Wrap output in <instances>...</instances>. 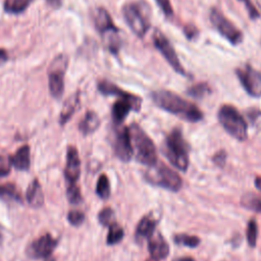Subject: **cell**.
<instances>
[{
	"mask_svg": "<svg viewBox=\"0 0 261 261\" xmlns=\"http://www.w3.org/2000/svg\"><path fill=\"white\" fill-rule=\"evenodd\" d=\"M172 261H196L193 257H189V256H187V257H178V258H175V259H173Z\"/></svg>",
	"mask_w": 261,
	"mask_h": 261,
	"instance_id": "obj_40",
	"label": "cell"
},
{
	"mask_svg": "<svg viewBox=\"0 0 261 261\" xmlns=\"http://www.w3.org/2000/svg\"><path fill=\"white\" fill-rule=\"evenodd\" d=\"M58 241L47 232L34 240L27 248V254L33 259H46L50 257L56 248Z\"/></svg>",
	"mask_w": 261,
	"mask_h": 261,
	"instance_id": "obj_12",
	"label": "cell"
},
{
	"mask_svg": "<svg viewBox=\"0 0 261 261\" xmlns=\"http://www.w3.org/2000/svg\"><path fill=\"white\" fill-rule=\"evenodd\" d=\"M151 98L156 106L176 115L180 119L189 122H197L203 118L202 111L194 103L181 98L171 91H154L151 93Z\"/></svg>",
	"mask_w": 261,
	"mask_h": 261,
	"instance_id": "obj_1",
	"label": "cell"
},
{
	"mask_svg": "<svg viewBox=\"0 0 261 261\" xmlns=\"http://www.w3.org/2000/svg\"><path fill=\"white\" fill-rule=\"evenodd\" d=\"M148 251L156 260H162L168 256L169 246L160 232H153L148 239Z\"/></svg>",
	"mask_w": 261,
	"mask_h": 261,
	"instance_id": "obj_16",
	"label": "cell"
},
{
	"mask_svg": "<svg viewBox=\"0 0 261 261\" xmlns=\"http://www.w3.org/2000/svg\"><path fill=\"white\" fill-rule=\"evenodd\" d=\"M113 149L116 157L119 160L128 162L132 159L134 152L128 127H118L113 141Z\"/></svg>",
	"mask_w": 261,
	"mask_h": 261,
	"instance_id": "obj_14",
	"label": "cell"
},
{
	"mask_svg": "<svg viewBox=\"0 0 261 261\" xmlns=\"http://www.w3.org/2000/svg\"><path fill=\"white\" fill-rule=\"evenodd\" d=\"M25 199L29 205L35 209L41 208L44 205V194L42 187L37 178L30 182L25 192Z\"/></svg>",
	"mask_w": 261,
	"mask_h": 261,
	"instance_id": "obj_17",
	"label": "cell"
},
{
	"mask_svg": "<svg viewBox=\"0 0 261 261\" xmlns=\"http://www.w3.org/2000/svg\"><path fill=\"white\" fill-rule=\"evenodd\" d=\"M98 221L103 226H109L113 222H115V213L110 207L103 208L98 213Z\"/></svg>",
	"mask_w": 261,
	"mask_h": 261,
	"instance_id": "obj_31",
	"label": "cell"
},
{
	"mask_svg": "<svg viewBox=\"0 0 261 261\" xmlns=\"http://www.w3.org/2000/svg\"><path fill=\"white\" fill-rule=\"evenodd\" d=\"M153 43H154L155 47L157 48V50L164 57V59L173 68V70H175L176 72H178L181 75H187V72L181 65L172 44L170 43V41L165 37V35L161 31L156 30L154 32Z\"/></svg>",
	"mask_w": 261,
	"mask_h": 261,
	"instance_id": "obj_10",
	"label": "cell"
},
{
	"mask_svg": "<svg viewBox=\"0 0 261 261\" xmlns=\"http://www.w3.org/2000/svg\"><path fill=\"white\" fill-rule=\"evenodd\" d=\"M108 228H109L108 229V234H107V238H106L107 245L112 246V245L118 244L123 239V236H124L123 228L119 224H117L116 222H113L112 224H110L108 226Z\"/></svg>",
	"mask_w": 261,
	"mask_h": 261,
	"instance_id": "obj_25",
	"label": "cell"
},
{
	"mask_svg": "<svg viewBox=\"0 0 261 261\" xmlns=\"http://www.w3.org/2000/svg\"><path fill=\"white\" fill-rule=\"evenodd\" d=\"M146 261H158V260H156V259H154V258H152V257H151V258H149V259H147V260H146Z\"/></svg>",
	"mask_w": 261,
	"mask_h": 261,
	"instance_id": "obj_43",
	"label": "cell"
},
{
	"mask_svg": "<svg viewBox=\"0 0 261 261\" xmlns=\"http://www.w3.org/2000/svg\"><path fill=\"white\" fill-rule=\"evenodd\" d=\"M210 91L209 86L206 83H200L192 86L188 89V94L194 98H202Z\"/></svg>",
	"mask_w": 261,
	"mask_h": 261,
	"instance_id": "obj_32",
	"label": "cell"
},
{
	"mask_svg": "<svg viewBox=\"0 0 261 261\" xmlns=\"http://www.w3.org/2000/svg\"><path fill=\"white\" fill-rule=\"evenodd\" d=\"M184 31H185V35L190 40H193L198 36V30L194 25H187V27H185Z\"/></svg>",
	"mask_w": 261,
	"mask_h": 261,
	"instance_id": "obj_37",
	"label": "cell"
},
{
	"mask_svg": "<svg viewBox=\"0 0 261 261\" xmlns=\"http://www.w3.org/2000/svg\"><path fill=\"white\" fill-rule=\"evenodd\" d=\"M155 1L166 17H171L173 15V8L170 3V0H155Z\"/></svg>",
	"mask_w": 261,
	"mask_h": 261,
	"instance_id": "obj_35",
	"label": "cell"
},
{
	"mask_svg": "<svg viewBox=\"0 0 261 261\" xmlns=\"http://www.w3.org/2000/svg\"><path fill=\"white\" fill-rule=\"evenodd\" d=\"M222 127L236 140L245 141L248 137V125L238 109L231 105H222L217 113Z\"/></svg>",
	"mask_w": 261,
	"mask_h": 261,
	"instance_id": "obj_4",
	"label": "cell"
},
{
	"mask_svg": "<svg viewBox=\"0 0 261 261\" xmlns=\"http://www.w3.org/2000/svg\"><path fill=\"white\" fill-rule=\"evenodd\" d=\"M225 159H226V153L225 151L221 150L219 152H217L214 156H213V162L218 165V166H223L225 163Z\"/></svg>",
	"mask_w": 261,
	"mask_h": 261,
	"instance_id": "obj_36",
	"label": "cell"
},
{
	"mask_svg": "<svg viewBox=\"0 0 261 261\" xmlns=\"http://www.w3.org/2000/svg\"><path fill=\"white\" fill-rule=\"evenodd\" d=\"M81 160L77 149L74 146H68L66 150V163L64 167V178L66 184H74L80 178Z\"/></svg>",
	"mask_w": 261,
	"mask_h": 261,
	"instance_id": "obj_15",
	"label": "cell"
},
{
	"mask_svg": "<svg viewBox=\"0 0 261 261\" xmlns=\"http://www.w3.org/2000/svg\"><path fill=\"white\" fill-rule=\"evenodd\" d=\"M145 178L152 185H156L172 192L179 191L182 186V180L178 173L163 163H156L151 166L145 173Z\"/></svg>",
	"mask_w": 261,
	"mask_h": 261,
	"instance_id": "obj_6",
	"label": "cell"
},
{
	"mask_svg": "<svg viewBox=\"0 0 261 261\" xmlns=\"http://www.w3.org/2000/svg\"><path fill=\"white\" fill-rule=\"evenodd\" d=\"M10 157L12 166L20 171L29 170L31 166V150L29 145H23L19 147L15 153Z\"/></svg>",
	"mask_w": 261,
	"mask_h": 261,
	"instance_id": "obj_18",
	"label": "cell"
},
{
	"mask_svg": "<svg viewBox=\"0 0 261 261\" xmlns=\"http://www.w3.org/2000/svg\"><path fill=\"white\" fill-rule=\"evenodd\" d=\"M164 154L170 163L181 171L189 166V146L182 137L180 128L174 127L165 138Z\"/></svg>",
	"mask_w": 261,
	"mask_h": 261,
	"instance_id": "obj_2",
	"label": "cell"
},
{
	"mask_svg": "<svg viewBox=\"0 0 261 261\" xmlns=\"http://www.w3.org/2000/svg\"><path fill=\"white\" fill-rule=\"evenodd\" d=\"M209 18L216 31L230 44L238 45L243 41L242 32L217 8H212Z\"/></svg>",
	"mask_w": 261,
	"mask_h": 261,
	"instance_id": "obj_9",
	"label": "cell"
},
{
	"mask_svg": "<svg viewBox=\"0 0 261 261\" xmlns=\"http://www.w3.org/2000/svg\"><path fill=\"white\" fill-rule=\"evenodd\" d=\"M100 125V118L95 111L89 110L79 123V129L84 136L93 134Z\"/></svg>",
	"mask_w": 261,
	"mask_h": 261,
	"instance_id": "obj_21",
	"label": "cell"
},
{
	"mask_svg": "<svg viewBox=\"0 0 261 261\" xmlns=\"http://www.w3.org/2000/svg\"><path fill=\"white\" fill-rule=\"evenodd\" d=\"M79 105H80V93L76 92L70 95L63 103V106L61 108L60 115H59V123L61 125H64L71 118V116L77 109Z\"/></svg>",
	"mask_w": 261,
	"mask_h": 261,
	"instance_id": "obj_19",
	"label": "cell"
},
{
	"mask_svg": "<svg viewBox=\"0 0 261 261\" xmlns=\"http://www.w3.org/2000/svg\"><path fill=\"white\" fill-rule=\"evenodd\" d=\"M66 198L68 202L72 205H79L83 201L82 193L80 187L74 184H66Z\"/></svg>",
	"mask_w": 261,
	"mask_h": 261,
	"instance_id": "obj_28",
	"label": "cell"
},
{
	"mask_svg": "<svg viewBox=\"0 0 261 261\" xmlns=\"http://www.w3.org/2000/svg\"><path fill=\"white\" fill-rule=\"evenodd\" d=\"M122 14L132 32L139 38L145 37L150 29L149 12L145 3H127L122 7Z\"/></svg>",
	"mask_w": 261,
	"mask_h": 261,
	"instance_id": "obj_5",
	"label": "cell"
},
{
	"mask_svg": "<svg viewBox=\"0 0 261 261\" xmlns=\"http://www.w3.org/2000/svg\"><path fill=\"white\" fill-rule=\"evenodd\" d=\"M0 59H3V60H6L7 59V54L4 50H1L0 49Z\"/></svg>",
	"mask_w": 261,
	"mask_h": 261,
	"instance_id": "obj_42",
	"label": "cell"
},
{
	"mask_svg": "<svg viewBox=\"0 0 261 261\" xmlns=\"http://www.w3.org/2000/svg\"><path fill=\"white\" fill-rule=\"evenodd\" d=\"M157 220L152 215L142 217L136 228V239L138 241L149 239L155 231Z\"/></svg>",
	"mask_w": 261,
	"mask_h": 261,
	"instance_id": "obj_20",
	"label": "cell"
},
{
	"mask_svg": "<svg viewBox=\"0 0 261 261\" xmlns=\"http://www.w3.org/2000/svg\"><path fill=\"white\" fill-rule=\"evenodd\" d=\"M236 74L250 96L254 98L261 97V73L257 69L250 64H246L243 67L237 68Z\"/></svg>",
	"mask_w": 261,
	"mask_h": 261,
	"instance_id": "obj_11",
	"label": "cell"
},
{
	"mask_svg": "<svg viewBox=\"0 0 261 261\" xmlns=\"http://www.w3.org/2000/svg\"><path fill=\"white\" fill-rule=\"evenodd\" d=\"M98 90L100 93H102L103 95L106 96H116L118 98H128L130 97L133 94L123 91L122 89H120L119 87H117L116 85H114L113 83L103 80L100 81L98 83Z\"/></svg>",
	"mask_w": 261,
	"mask_h": 261,
	"instance_id": "obj_22",
	"label": "cell"
},
{
	"mask_svg": "<svg viewBox=\"0 0 261 261\" xmlns=\"http://www.w3.org/2000/svg\"><path fill=\"white\" fill-rule=\"evenodd\" d=\"M241 1H244L248 7V11H249V14L252 18H255V17H258V11L255 9V7L253 6V4L251 3L250 0H241Z\"/></svg>",
	"mask_w": 261,
	"mask_h": 261,
	"instance_id": "obj_38",
	"label": "cell"
},
{
	"mask_svg": "<svg viewBox=\"0 0 261 261\" xmlns=\"http://www.w3.org/2000/svg\"><path fill=\"white\" fill-rule=\"evenodd\" d=\"M246 238L249 246L254 248L257 244V238H258V225L255 219H251L248 222L247 229H246Z\"/></svg>",
	"mask_w": 261,
	"mask_h": 261,
	"instance_id": "obj_30",
	"label": "cell"
},
{
	"mask_svg": "<svg viewBox=\"0 0 261 261\" xmlns=\"http://www.w3.org/2000/svg\"><path fill=\"white\" fill-rule=\"evenodd\" d=\"M96 194L102 200H107L110 197V182L106 174L102 173L96 185Z\"/></svg>",
	"mask_w": 261,
	"mask_h": 261,
	"instance_id": "obj_26",
	"label": "cell"
},
{
	"mask_svg": "<svg viewBox=\"0 0 261 261\" xmlns=\"http://www.w3.org/2000/svg\"><path fill=\"white\" fill-rule=\"evenodd\" d=\"M0 198L8 201L22 203V196L16 186L12 182H5L0 185Z\"/></svg>",
	"mask_w": 261,
	"mask_h": 261,
	"instance_id": "obj_23",
	"label": "cell"
},
{
	"mask_svg": "<svg viewBox=\"0 0 261 261\" xmlns=\"http://www.w3.org/2000/svg\"><path fill=\"white\" fill-rule=\"evenodd\" d=\"M95 25L103 37L106 46L112 53H116L119 50V37L118 29L115 27L108 11L102 7L96 10Z\"/></svg>",
	"mask_w": 261,
	"mask_h": 261,
	"instance_id": "obj_7",
	"label": "cell"
},
{
	"mask_svg": "<svg viewBox=\"0 0 261 261\" xmlns=\"http://www.w3.org/2000/svg\"><path fill=\"white\" fill-rule=\"evenodd\" d=\"M67 221L72 226H80L85 221V214L81 210H76V209L70 210L67 213Z\"/></svg>",
	"mask_w": 261,
	"mask_h": 261,
	"instance_id": "obj_33",
	"label": "cell"
},
{
	"mask_svg": "<svg viewBox=\"0 0 261 261\" xmlns=\"http://www.w3.org/2000/svg\"><path fill=\"white\" fill-rule=\"evenodd\" d=\"M128 130L136 159L149 167L155 165L157 163V153L153 141L137 123H132Z\"/></svg>",
	"mask_w": 261,
	"mask_h": 261,
	"instance_id": "obj_3",
	"label": "cell"
},
{
	"mask_svg": "<svg viewBox=\"0 0 261 261\" xmlns=\"http://www.w3.org/2000/svg\"><path fill=\"white\" fill-rule=\"evenodd\" d=\"M2 240H3V238H2V234H1V232H0V245L2 244Z\"/></svg>",
	"mask_w": 261,
	"mask_h": 261,
	"instance_id": "obj_44",
	"label": "cell"
},
{
	"mask_svg": "<svg viewBox=\"0 0 261 261\" xmlns=\"http://www.w3.org/2000/svg\"><path fill=\"white\" fill-rule=\"evenodd\" d=\"M11 161L9 156L0 155V176H6L11 171Z\"/></svg>",
	"mask_w": 261,
	"mask_h": 261,
	"instance_id": "obj_34",
	"label": "cell"
},
{
	"mask_svg": "<svg viewBox=\"0 0 261 261\" xmlns=\"http://www.w3.org/2000/svg\"><path fill=\"white\" fill-rule=\"evenodd\" d=\"M68 59L66 55L56 56L48 67V85L50 94L55 99H60L64 92V73L67 68Z\"/></svg>",
	"mask_w": 261,
	"mask_h": 261,
	"instance_id": "obj_8",
	"label": "cell"
},
{
	"mask_svg": "<svg viewBox=\"0 0 261 261\" xmlns=\"http://www.w3.org/2000/svg\"><path fill=\"white\" fill-rule=\"evenodd\" d=\"M241 204L249 210L261 213V195L255 193H246L241 198Z\"/></svg>",
	"mask_w": 261,
	"mask_h": 261,
	"instance_id": "obj_24",
	"label": "cell"
},
{
	"mask_svg": "<svg viewBox=\"0 0 261 261\" xmlns=\"http://www.w3.org/2000/svg\"><path fill=\"white\" fill-rule=\"evenodd\" d=\"M142 106V99L139 96L132 95L128 98H119L114 102L111 108L112 120L116 125H119L127 116L130 110L139 111Z\"/></svg>",
	"mask_w": 261,
	"mask_h": 261,
	"instance_id": "obj_13",
	"label": "cell"
},
{
	"mask_svg": "<svg viewBox=\"0 0 261 261\" xmlns=\"http://www.w3.org/2000/svg\"><path fill=\"white\" fill-rule=\"evenodd\" d=\"M32 2V0H5L4 9L13 14L22 12Z\"/></svg>",
	"mask_w": 261,
	"mask_h": 261,
	"instance_id": "obj_27",
	"label": "cell"
},
{
	"mask_svg": "<svg viewBox=\"0 0 261 261\" xmlns=\"http://www.w3.org/2000/svg\"><path fill=\"white\" fill-rule=\"evenodd\" d=\"M174 243L178 245H182L189 248H196L200 244V239L196 236L187 234V233H178L173 237Z\"/></svg>",
	"mask_w": 261,
	"mask_h": 261,
	"instance_id": "obj_29",
	"label": "cell"
},
{
	"mask_svg": "<svg viewBox=\"0 0 261 261\" xmlns=\"http://www.w3.org/2000/svg\"><path fill=\"white\" fill-rule=\"evenodd\" d=\"M254 184H255L256 189L261 191V176H256L255 180H254Z\"/></svg>",
	"mask_w": 261,
	"mask_h": 261,
	"instance_id": "obj_41",
	"label": "cell"
},
{
	"mask_svg": "<svg viewBox=\"0 0 261 261\" xmlns=\"http://www.w3.org/2000/svg\"><path fill=\"white\" fill-rule=\"evenodd\" d=\"M46 1H47V3H48L50 6H52L53 8H59V7L61 6L63 0H46Z\"/></svg>",
	"mask_w": 261,
	"mask_h": 261,
	"instance_id": "obj_39",
	"label": "cell"
}]
</instances>
